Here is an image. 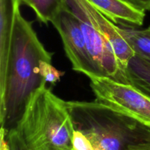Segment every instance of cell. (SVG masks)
Masks as SVG:
<instances>
[{
	"label": "cell",
	"instance_id": "cell-1",
	"mask_svg": "<svg viewBox=\"0 0 150 150\" xmlns=\"http://www.w3.org/2000/svg\"><path fill=\"white\" fill-rule=\"evenodd\" d=\"M53 56L40 42L32 23L18 12L5 79L0 86L1 128L7 132L16 127L31 95L46 83L39 73L40 62H52Z\"/></svg>",
	"mask_w": 150,
	"mask_h": 150
},
{
	"label": "cell",
	"instance_id": "cell-2",
	"mask_svg": "<svg viewBox=\"0 0 150 150\" xmlns=\"http://www.w3.org/2000/svg\"><path fill=\"white\" fill-rule=\"evenodd\" d=\"M29 150H72L75 127L66 101L44 83L32 93L16 127Z\"/></svg>",
	"mask_w": 150,
	"mask_h": 150
},
{
	"label": "cell",
	"instance_id": "cell-3",
	"mask_svg": "<svg viewBox=\"0 0 150 150\" xmlns=\"http://www.w3.org/2000/svg\"><path fill=\"white\" fill-rule=\"evenodd\" d=\"M75 130L83 133L95 150H127L150 139V130L133 119L93 101H66Z\"/></svg>",
	"mask_w": 150,
	"mask_h": 150
},
{
	"label": "cell",
	"instance_id": "cell-4",
	"mask_svg": "<svg viewBox=\"0 0 150 150\" xmlns=\"http://www.w3.org/2000/svg\"><path fill=\"white\" fill-rule=\"evenodd\" d=\"M96 102L133 119L150 130V97L130 83L105 76H89Z\"/></svg>",
	"mask_w": 150,
	"mask_h": 150
},
{
	"label": "cell",
	"instance_id": "cell-5",
	"mask_svg": "<svg viewBox=\"0 0 150 150\" xmlns=\"http://www.w3.org/2000/svg\"><path fill=\"white\" fill-rule=\"evenodd\" d=\"M59 34L73 70L87 76H103L88 51L80 21L68 7L59 12L51 22Z\"/></svg>",
	"mask_w": 150,
	"mask_h": 150
},
{
	"label": "cell",
	"instance_id": "cell-6",
	"mask_svg": "<svg viewBox=\"0 0 150 150\" xmlns=\"http://www.w3.org/2000/svg\"><path fill=\"white\" fill-rule=\"evenodd\" d=\"M65 1L69 9L79 20L89 24L108 38L118 59L125 83H127L126 68L135 54L122 34L120 26L108 20L88 0H65Z\"/></svg>",
	"mask_w": 150,
	"mask_h": 150
},
{
	"label": "cell",
	"instance_id": "cell-7",
	"mask_svg": "<svg viewBox=\"0 0 150 150\" xmlns=\"http://www.w3.org/2000/svg\"><path fill=\"white\" fill-rule=\"evenodd\" d=\"M80 23L89 54L103 76L125 83L118 59L108 38L87 23L81 21Z\"/></svg>",
	"mask_w": 150,
	"mask_h": 150
},
{
	"label": "cell",
	"instance_id": "cell-8",
	"mask_svg": "<svg viewBox=\"0 0 150 150\" xmlns=\"http://www.w3.org/2000/svg\"><path fill=\"white\" fill-rule=\"evenodd\" d=\"M21 0H0V86L4 83L8 65L12 38Z\"/></svg>",
	"mask_w": 150,
	"mask_h": 150
},
{
	"label": "cell",
	"instance_id": "cell-9",
	"mask_svg": "<svg viewBox=\"0 0 150 150\" xmlns=\"http://www.w3.org/2000/svg\"><path fill=\"white\" fill-rule=\"evenodd\" d=\"M108 20L120 26L139 27L144 23L145 11L125 0H88Z\"/></svg>",
	"mask_w": 150,
	"mask_h": 150
},
{
	"label": "cell",
	"instance_id": "cell-10",
	"mask_svg": "<svg viewBox=\"0 0 150 150\" xmlns=\"http://www.w3.org/2000/svg\"><path fill=\"white\" fill-rule=\"evenodd\" d=\"M126 80L150 97V60L133 56L126 68Z\"/></svg>",
	"mask_w": 150,
	"mask_h": 150
},
{
	"label": "cell",
	"instance_id": "cell-11",
	"mask_svg": "<svg viewBox=\"0 0 150 150\" xmlns=\"http://www.w3.org/2000/svg\"><path fill=\"white\" fill-rule=\"evenodd\" d=\"M120 28L122 34L130 44L135 55L150 60V26L144 29H136L133 26Z\"/></svg>",
	"mask_w": 150,
	"mask_h": 150
},
{
	"label": "cell",
	"instance_id": "cell-12",
	"mask_svg": "<svg viewBox=\"0 0 150 150\" xmlns=\"http://www.w3.org/2000/svg\"><path fill=\"white\" fill-rule=\"evenodd\" d=\"M33 10L40 23H51L60 11L67 7L65 0H21Z\"/></svg>",
	"mask_w": 150,
	"mask_h": 150
},
{
	"label": "cell",
	"instance_id": "cell-13",
	"mask_svg": "<svg viewBox=\"0 0 150 150\" xmlns=\"http://www.w3.org/2000/svg\"><path fill=\"white\" fill-rule=\"evenodd\" d=\"M39 73L45 83H49L54 85L59 81L62 76L64 75V72L57 70L52 65L51 62L42 60L40 62Z\"/></svg>",
	"mask_w": 150,
	"mask_h": 150
},
{
	"label": "cell",
	"instance_id": "cell-14",
	"mask_svg": "<svg viewBox=\"0 0 150 150\" xmlns=\"http://www.w3.org/2000/svg\"><path fill=\"white\" fill-rule=\"evenodd\" d=\"M6 139L9 145L8 150H29L16 127L7 132Z\"/></svg>",
	"mask_w": 150,
	"mask_h": 150
},
{
	"label": "cell",
	"instance_id": "cell-15",
	"mask_svg": "<svg viewBox=\"0 0 150 150\" xmlns=\"http://www.w3.org/2000/svg\"><path fill=\"white\" fill-rule=\"evenodd\" d=\"M73 150H95L88 138L78 130H75L73 136Z\"/></svg>",
	"mask_w": 150,
	"mask_h": 150
},
{
	"label": "cell",
	"instance_id": "cell-16",
	"mask_svg": "<svg viewBox=\"0 0 150 150\" xmlns=\"http://www.w3.org/2000/svg\"><path fill=\"white\" fill-rule=\"evenodd\" d=\"M144 11L150 10V0H125Z\"/></svg>",
	"mask_w": 150,
	"mask_h": 150
},
{
	"label": "cell",
	"instance_id": "cell-17",
	"mask_svg": "<svg viewBox=\"0 0 150 150\" xmlns=\"http://www.w3.org/2000/svg\"><path fill=\"white\" fill-rule=\"evenodd\" d=\"M127 150H150V139L130 145L127 148Z\"/></svg>",
	"mask_w": 150,
	"mask_h": 150
},
{
	"label": "cell",
	"instance_id": "cell-18",
	"mask_svg": "<svg viewBox=\"0 0 150 150\" xmlns=\"http://www.w3.org/2000/svg\"><path fill=\"white\" fill-rule=\"evenodd\" d=\"M1 145H0V150H8L9 145L6 139V131L4 130H1Z\"/></svg>",
	"mask_w": 150,
	"mask_h": 150
},
{
	"label": "cell",
	"instance_id": "cell-19",
	"mask_svg": "<svg viewBox=\"0 0 150 150\" xmlns=\"http://www.w3.org/2000/svg\"><path fill=\"white\" fill-rule=\"evenodd\" d=\"M72 150H73V149H72Z\"/></svg>",
	"mask_w": 150,
	"mask_h": 150
}]
</instances>
